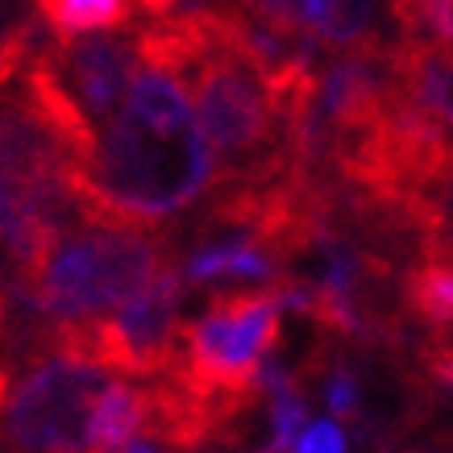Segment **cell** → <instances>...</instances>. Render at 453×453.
<instances>
[{
  "label": "cell",
  "instance_id": "10",
  "mask_svg": "<svg viewBox=\"0 0 453 453\" xmlns=\"http://www.w3.org/2000/svg\"><path fill=\"white\" fill-rule=\"evenodd\" d=\"M391 17L403 38L453 50V0H391Z\"/></svg>",
  "mask_w": 453,
  "mask_h": 453
},
{
  "label": "cell",
  "instance_id": "6",
  "mask_svg": "<svg viewBox=\"0 0 453 453\" xmlns=\"http://www.w3.org/2000/svg\"><path fill=\"white\" fill-rule=\"evenodd\" d=\"M399 303L428 333H453V234L420 242L399 279Z\"/></svg>",
  "mask_w": 453,
  "mask_h": 453
},
{
  "label": "cell",
  "instance_id": "3",
  "mask_svg": "<svg viewBox=\"0 0 453 453\" xmlns=\"http://www.w3.org/2000/svg\"><path fill=\"white\" fill-rule=\"evenodd\" d=\"M109 371L46 349L13 374L0 408V453H88Z\"/></svg>",
  "mask_w": 453,
  "mask_h": 453
},
{
  "label": "cell",
  "instance_id": "11",
  "mask_svg": "<svg viewBox=\"0 0 453 453\" xmlns=\"http://www.w3.org/2000/svg\"><path fill=\"white\" fill-rule=\"evenodd\" d=\"M345 433L333 420H312L296 441V453H345Z\"/></svg>",
  "mask_w": 453,
  "mask_h": 453
},
{
  "label": "cell",
  "instance_id": "12",
  "mask_svg": "<svg viewBox=\"0 0 453 453\" xmlns=\"http://www.w3.org/2000/svg\"><path fill=\"white\" fill-rule=\"evenodd\" d=\"M129 453H154V449H146V445H134V449H129Z\"/></svg>",
  "mask_w": 453,
  "mask_h": 453
},
{
  "label": "cell",
  "instance_id": "8",
  "mask_svg": "<svg viewBox=\"0 0 453 453\" xmlns=\"http://www.w3.org/2000/svg\"><path fill=\"white\" fill-rule=\"evenodd\" d=\"M42 26L55 42L88 38V34H117L142 26L138 0H38Z\"/></svg>",
  "mask_w": 453,
  "mask_h": 453
},
{
  "label": "cell",
  "instance_id": "9",
  "mask_svg": "<svg viewBox=\"0 0 453 453\" xmlns=\"http://www.w3.org/2000/svg\"><path fill=\"white\" fill-rule=\"evenodd\" d=\"M138 437H146V387L117 379L104 387L96 403L88 453H129Z\"/></svg>",
  "mask_w": 453,
  "mask_h": 453
},
{
  "label": "cell",
  "instance_id": "7",
  "mask_svg": "<svg viewBox=\"0 0 453 453\" xmlns=\"http://www.w3.org/2000/svg\"><path fill=\"white\" fill-rule=\"evenodd\" d=\"M183 279L192 288L204 283H225V279H242V283H283L275 254L250 234H208L200 246L192 250V258L183 266Z\"/></svg>",
  "mask_w": 453,
  "mask_h": 453
},
{
  "label": "cell",
  "instance_id": "1",
  "mask_svg": "<svg viewBox=\"0 0 453 453\" xmlns=\"http://www.w3.org/2000/svg\"><path fill=\"white\" fill-rule=\"evenodd\" d=\"M217 188V158L183 75L142 58L129 96L109 121L92 171V220L163 229Z\"/></svg>",
  "mask_w": 453,
  "mask_h": 453
},
{
  "label": "cell",
  "instance_id": "4",
  "mask_svg": "<svg viewBox=\"0 0 453 453\" xmlns=\"http://www.w3.org/2000/svg\"><path fill=\"white\" fill-rule=\"evenodd\" d=\"M50 67L67 88L83 117L92 125H109L117 109L129 96V83L142 67L138 29H117V34H88V38H67L46 46Z\"/></svg>",
  "mask_w": 453,
  "mask_h": 453
},
{
  "label": "cell",
  "instance_id": "2",
  "mask_svg": "<svg viewBox=\"0 0 453 453\" xmlns=\"http://www.w3.org/2000/svg\"><path fill=\"white\" fill-rule=\"evenodd\" d=\"M175 258V246L150 229L80 220L46 246L38 266L21 283L26 303L55 333L104 325L129 300H138Z\"/></svg>",
  "mask_w": 453,
  "mask_h": 453
},
{
  "label": "cell",
  "instance_id": "5",
  "mask_svg": "<svg viewBox=\"0 0 453 453\" xmlns=\"http://www.w3.org/2000/svg\"><path fill=\"white\" fill-rule=\"evenodd\" d=\"M234 9L271 38L320 46L333 55L387 42L379 34L374 0H234Z\"/></svg>",
  "mask_w": 453,
  "mask_h": 453
}]
</instances>
